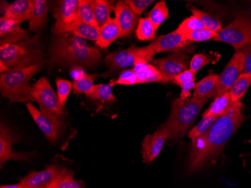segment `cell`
Instances as JSON below:
<instances>
[{
    "label": "cell",
    "instance_id": "7402d4cb",
    "mask_svg": "<svg viewBox=\"0 0 251 188\" xmlns=\"http://www.w3.org/2000/svg\"><path fill=\"white\" fill-rule=\"evenodd\" d=\"M32 10V0H16L8 5L2 16L18 24L29 21Z\"/></svg>",
    "mask_w": 251,
    "mask_h": 188
},
{
    "label": "cell",
    "instance_id": "f1b7e54d",
    "mask_svg": "<svg viewBox=\"0 0 251 188\" xmlns=\"http://www.w3.org/2000/svg\"><path fill=\"white\" fill-rule=\"evenodd\" d=\"M251 85V75L245 73H242L229 90L232 101H240L241 99L245 95V93H247Z\"/></svg>",
    "mask_w": 251,
    "mask_h": 188
},
{
    "label": "cell",
    "instance_id": "8fae6325",
    "mask_svg": "<svg viewBox=\"0 0 251 188\" xmlns=\"http://www.w3.org/2000/svg\"><path fill=\"white\" fill-rule=\"evenodd\" d=\"M79 0H62L56 2L53 15L56 22L53 27V34L63 33L66 27L71 25L77 18Z\"/></svg>",
    "mask_w": 251,
    "mask_h": 188
},
{
    "label": "cell",
    "instance_id": "ba28073f",
    "mask_svg": "<svg viewBox=\"0 0 251 188\" xmlns=\"http://www.w3.org/2000/svg\"><path fill=\"white\" fill-rule=\"evenodd\" d=\"M155 54L149 45L141 48L132 46L127 49L109 54L105 58V63L111 71L116 72L134 66L141 60L149 63L153 60Z\"/></svg>",
    "mask_w": 251,
    "mask_h": 188
},
{
    "label": "cell",
    "instance_id": "d590c367",
    "mask_svg": "<svg viewBox=\"0 0 251 188\" xmlns=\"http://www.w3.org/2000/svg\"><path fill=\"white\" fill-rule=\"evenodd\" d=\"M56 94L58 97L59 102L62 107H64L67 101L68 97L71 93L72 89L73 88V84L70 81L63 79H56Z\"/></svg>",
    "mask_w": 251,
    "mask_h": 188
},
{
    "label": "cell",
    "instance_id": "9c48e42d",
    "mask_svg": "<svg viewBox=\"0 0 251 188\" xmlns=\"http://www.w3.org/2000/svg\"><path fill=\"white\" fill-rule=\"evenodd\" d=\"M151 62L171 81L180 73L190 69V58L177 51L172 52L167 57L155 59Z\"/></svg>",
    "mask_w": 251,
    "mask_h": 188
},
{
    "label": "cell",
    "instance_id": "5bb4252c",
    "mask_svg": "<svg viewBox=\"0 0 251 188\" xmlns=\"http://www.w3.org/2000/svg\"><path fill=\"white\" fill-rule=\"evenodd\" d=\"M64 169L58 164H51L44 170L29 172L19 184L23 188H48Z\"/></svg>",
    "mask_w": 251,
    "mask_h": 188
},
{
    "label": "cell",
    "instance_id": "d6a6232c",
    "mask_svg": "<svg viewBox=\"0 0 251 188\" xmlns=\"http://www.w3.org/2000/svg\"><path fill=\"white\" fill-rule=\"evenodd\" d=\"M77 18L80 21L86 23L87 25L99 27L91 5V0H79Z\"/></svg>",
    "mask_w": 251,
    "mask_h": 188
},
{
    "label": "cell",
    "instance_id": "83f0119b",
    "mask_svg": "<svg viewBox=\"0 0 251 188\" xmlns=\"http://www.w3.org/2000/svg\"><path fill=\"white\" fill-rule=\"evenodd\" d=\"M113 85L110 81L108 84H95L89 92L87 97L92 100L103 102L116 101V97L113 94Z\"/></svg>",
    "mask_w": 251,
    "mask_h": 188
},
{
    "label": "cell",
    "instance_id": "ffe728a7",
    "mask_svg": "<svg viewBox=\"0 0 251 188\" xmlns=\"http://www.w3.org/2000/svg\"><path fill=\"white\" fill-rule=\"evenodd\" d=\"M49 2L45 0H32V10L29 19V29L39 32L47 25Z\"/></svg>",
    "mask_w": 251,
    "mask_h": 188
},
{
    "label": "cell",
    "instance_id": "52a82bcc",
    "mask_svg": "<svg viewBox=\"0 0 251 188\" xmlns=\"http://www.w3.org/2000/svg\"><path fill=\"white\" fill-rule=\"evenodd\" d=\"M213 40L229 44L238 52L242 47L251 43V17L238 14L230 25L217 33Z\"/></svg>",
    "mask_w": 251,
    "mask_h": 188
},
{
    "label": "cell",
    "instance_id": "f35d334b",
    "mask_svg": "<svg viewBox=\"0 0 251 188\" xmlns=\"http://www.w3.org/2000/svg\"><path fill=\"white\" fill-rule=\"evenodd\" d=\"M205 27L198 18L192 15L190 18L184 20L177 28V30L181 33L193 32L199 29H204Z\"/></svg>",
    "mask_w": 251,
    "mask_h": 188
},
{
    "label": "cell",
    "instance_id": "7c38bea8",
    "mask_svg": "<svg viewBox=\"0 0 251 188\" xmlns=\"http://www.w3.org/2000/svg\"><path fill=\"white\" fill-rule=\"evenodd\" d=\"M245 68V56L240 52H235L230 61L220 75L219 90L217 97L229 91L237 79L243 73Z\"/></svg>",
    "mask_w": 251,
    "mask_h": 188
},
{
    "label": "cell",
    "instance_id": "60d3db41",
    "mask_svg": "<svg viewBox=\"0 0 251 188\" xmlns=\"http://www.w3.org/2000/svg\"><path fill=\"white\" fill-rule=\"evenodd\" d=\"M125 2L132 8L134 13L137 16H139L142 15L143 11L154 1L153 0H126Z\"/></svg>",
    "mask_w": 251,
    "mask_h": 188
},
{
    "label": "cell",
    "instance_id": "5b68a950",
    "mask_svg": "<svg viewBox=\"0 0 251 188\" xmlns=\"http://www.w3.org/2000/svg\"><path fill=\"white\" fill-rule=\"evenodd\" d=\"M208 100L193 97L186 100L180 98L174 100L169 119L163 124L169 131V140L175 142L185 134Z\"/></svg>",
    "mask_w": 251,
    "mask_h": 188
},
{
    "label": "cell",
    "instance_id": "f546056e",
    "mask_svg": "<svg viewBox=\"0 0 251 188\" xmlns=\"http://www.w3.org/2000/svg\"><path fill=\"white\" fill-rule=\"evenodd\" d=\"M168 18L169 9L164 0L157 2L148 15V19L151 21L156 29H157Z\"/></svg>",
    "mask_w": 251,
    "mask_h": 188
},
{
    "label": "cell",
    "instance_id": "cb8c5ba5",
    "mask_svg": "<svg viewBox=\"0 0 251 188\" xmlns=\"http://www.w3.org/2000/svg\"><path fill=\"white\" fill-rule=\"evenodd\" d=\"M65 32H70L82 39L97 42L100 35V28L87 25L86 23L77 19L65 28L63 33Z\"/></svg>",
    "mask_w": 251,
    "mask_h": 188
},
{
    "label": "cell",
    "instance_id": "9a60e30c",
    "mask_svg": "<svg viewBox=\"0 0 251 188\" xmlns=\"http://www.w3.org/2000/svg\"><path fill=\"white\" fill-rule=\"evenodd\" d=\"M169 138L167 129L162 125L153 134H148L142 142V157L144 162L150 164L161 152L166 140Z\"/></svg>",
    "mask_w": 251,
    "mask_h": 188
},
{
    "label": "cell",
    "instance_id": "ab89813d",
    "mask_svg": "<svg viewBox=\"0 0 251 188\" xmlns=\"http://www.w3.org/2000/svg\"><path fill=\"white\" fill-rule=\"evenodd\" d=\"M211 61V57L204 54H198L192 58L190 60V69L197 74L201 68L206 66Z\"/></svg>",
    "mask_w": 251,
    "mask_h": 188
},
{
    "label": "cell",
    "instance_id": "3957f363",
    "mask_svg": "<svg viewBox=\"0 0 251 188\" xmlns=\"http://www.w3.org/2000/svg\"><path fill=\"white\" fill-rule=\"evenodd\" d=\"M43 63L44 44L38 34L27 40L0 48V63L9 71Z\"/></svg>",
    "mask_w": 251,
    "mask_h": 188
},
{
    "label": "cell",
    "instance_id": "74e56055",
    "mask_svg": "<svg viewBox=\"0 0 251 188\" xmlns=\"http://www.w3.org/2000/svg\"><path fill=\"white\" fill-rule=\"evenodd\" d=\"M113 87L118 85L131 86L139 84L138 78L133 69H124L116 80L111 81Z\"/></svg>",
    "mask_w": 251,
    "mask_h": 188
},
{
    "label": "cell",
    "instance_id": "603a6c76",
    "mask_svg": "<svg viewBox=\"0 0 251 188\" xmlns=\"http://www.w3.org/2000/svg\"><path fill=\"white\" fill-rule=\"evenodd\" d=\"M120 37H121V27L115 18H111L100 28V35L96 44L101 49H105Z\"/></svg>",
    "mask_w": 251,
    "mask_h": 188
},
{
    "label": "cell",
    "instance_id": "6da1fadb",
    "mask_svg": "<svg viewBox=\"0 0 251 188\" xmlns=\"http://www.w3.org/2000/svg\"><path fill=\"white\" fill-rule=\"evenodd\" d=\"M50 66H79L91 69L101 60V53L85 39L70 32L54 35L49 51Z\"/></svg>",
    "mask_w": 251,
    "mask_h": 188
},
{
    "label": "cell",
    "instance_id": "8992f818",
    "mask_svg": "<svg viewBox=\"0 0 251 188\" xmlns=\"http://www.w3.org/2000/svg\"><path fill=\"white\" fill-rule=\"evenodd\" d=\"M30 94L34 101L39 105L40 111L44 115L56 121H64L66 110L60 105L57 94L46 78H40L31 86Z\"/></svg>",
    "mask_w": 251,
    "mask_h": 188
},
{
    "label": "cell",
    "instance_id": "b9f144b4",
    "mask_svg": "<svg viewBox=\"0 0 251 188\" xmlns=\"http://www.w3.org/2000/svg\"><path fill=\"white\" fill-rule=\"evenodd\" d=\"M238 52H242L245 56V68L243 73L251 75V43L242 47Z\"/></svg>",
    "mask_w": 251,
    "mask_h": 188
},
{
    "label": "cell",
    "instance_id": "484cf974",
    "mask_svg": "<svg viewBox=\"0 0 251 188\" xmlns=\"http://www.w3.org/2000/svg\"><path fill=\"white\" fill-rule=\"evenodd\" d=\"M232 103V100L231 99L230 93H229V91L226 92L214 99V102L211 103L209 108L203 113L202 117L211 116V117L218 118L226 112Z\"/></svg>",
    "mask_w": 251,
    "mask_h": 188
},
{
    "label": "cell",
    "instance_id": "f6af8a7d",
    "mask_svg": "<svg viewBox=\"0 0 251 188\" xmlns=\"http://www.w3.org/2000/svg\"><path fill=\"white\" fill-rule=\"evenodd\" d=\"M0 188H23L20 184L18 185H2Z\"/></svg>",
    "mask_w": 251,
    "mask_h": 188
},
{
    "label": "cell",
    "instance_id": "8d00e7d4",
    "mask_svg": "<svg viewBox=\"0 0 251 188\" xmlns=\"http://www.w3.org/2000/svg\"><path fill=\"white\" fill-rule=\"evenodd\" d=\"M217 33L218 32L204 28V29L183 34H184L185 39L189 42H204V41L214 39Z\"/></svg>",
    "mask_w": 251,
    "mask_h": 188
},
{
    "label": "cell",
    "instance_id": "d4e9b609",
    "mask_svg": "<svg viewBox=\"0 0 251 188\" xmlns=\"http://www.w3.org/2000/svg\"><path fill=\"white\" fill-rule=\"evenodd\" d=\"M96 21L99 27L111 19V13L115 9L114 2L109 0H91Z\"/></svg>",
    "mask_w": 251,
    "mask_h": 188
},
{
    "label": "cell",
    "instance_id": "7bdbcfd3",
    "mask_svg": "<svg viewBox=\"0 0 251 188\" xmlns=\"http://www.w3.org/2000/svg\"><path fill=\"white\" fill-rule=\"evenodd\" d=\"M195 79L187 81L180 84L181 87V93H180V99L182 100H188V97H190V91L192 89L195 87Z\"/></svg>",
    "mask_w": 251,
    "mask_h": 188
},
{
    "label": "cell",
    "instance_id": "2e32d148",
    "mask_svg": "<svg viewBox=\"0 0 251 188\" xmlns=\"http://www.w3.org/2000/svg\"><path fill=\"white\" fill-rule=\"evenodd\" d=\"M30 39V35L26 29H23L19 24L6 19L0 18V48L14 45L22 41Z\"/></svg>",
    "mask_w": 251,
    "mask_h": 188
},
{
    "label": "cell",
    "instance_id": "30bf717a",
    "mask_svg": "<svg viewBox=\"0 0 251 188\" xmlns=\"http://www.w3.org/2000/svg\"><path fill=\"white\" fill-rule=\"evenodd\" d=\"M26 107L32 119L46 138L51 143H55L66 127L63 121H56L46 117L31 103H26Z\"/></svg>",
    "mask_w": 251,
    "mask_h": 188
},
{
    "label": "cell",
    "instance_id": "7a4b0ae2",
    "mask_svg": "<svg viewBox=\"0 0 251 188\" xmlns=\"http://www.w3.org/2000/svg\"><path fill=\"white\" fill-rule=\"evenodd\" d=\"M244 108L245 107L240 101H232L226 112L218 117L204 134L206 151L203 158L202 167L221 155L231 137L245 122L247 117L242 113Z\"/></svg>",
    "mask_w": 251,
    "mask_h": 188
},
{
    "label": "cell",
    "instance_id": "1f68e13d",
    "mask_svg": "<svg viewBox=\"0 0 251 188\" xmlns=\"http://www.w3.org/2000/svg\"><path fill=\"white\" fill-rule=\"evenodd\" d=\"M190 10L193 13V16L198 18L206 29H211L216 32H220L223 29L221 23L217 18H214L194 6H190Z\"/></svg>",
    "mask_w": 251,
    "mask_h": 188
},
{
    "label": "cell",
    "instance_id": "4dcf8cb0",
    "mask_svg": "<svg viewBox=\"0 0 251 188\" xmlns=\"http://www.w3.org/2000/svg\"><path fill=\"white\" fill-rule=\"evenodd\" d=\"M156 30L151 21L148 18H140L136 29L137 38L140 41L153 40L156 37Z\"/></svg>",
    "mask_w": 251,
    "mask_h": 188
},
{
    "label": "cell",
    "instance_id": "4fadbf2b",
    "mask_svg": "<svg viewBox=\"0 0 251 188\" xmlns=\"http://www.w3.org/2000/svg\"><path fill=\"white\" fill-rule=\"evenodd\" d=\"M18 142V137L16 134L5 124H1L0 127V166L3 167L4 164L8 161H27L29 154L27 153L15 152L12 149V145Z\"/></svg>",
    "mask_w": 251,
    "mask_h": 188
},
{
    "label": "cell",
    "instance_id": "836d02e7",
    "mask_svg": "<svg viewBox=\"0 0 251 188\" xmlns=\"http://www.w3.org/2000/svg\"><path fill=\"white\" fill-rule=\"evenodd\" d=\"M99 76L95 74H84L80 79L74 80L73 82V90L75 94L84 93L86 96L92 89L94 85V81Z\"/></svg>",
    "mask_w": 251,
    "mask_h": 188
},
{
    "label": "cell",
    "instance_id": "d6986e66",
    "mask_svg": "<svg viewBox=\"0 0 251 188\" xmlns=\"http://www.w3.org/2000/svg\"><path fill=\"white\" fill-rule=\"evenodd\" d=\"M132 69L138 78L139 84H146L153 82L167 83L171 81L170 79L166 77L156 66L149 64L143 60L138 62Z\"/></svg>",
    "mask_w": 251,
    "mask_h": 188
},
{
    "label": "cell",
    "instance_id": "4316f807",
    "mask_svg": "<svg viewBox=\"0 0 251 188\" xmlns=\"http://www.w3.org/2000/svg\"><path fill=\"white\" fill-rule=\"evenodd\" d=\"M48 188H84V183L82 181L75 180L74 172L65 168Z\"/></svg>",
    "mask_w": 251,
    "mask_h": 188
},
{
    "label": "cell",
    "instance_id": "ac0fdd59",
    "mask_svg": "<svg viewBox=\"0 0 251 188\" xmlns=\"http://www.w3.org/2000/svg\"><path fill=\"white\" fill-rule=\"evenodd\" d=\"M115 19L121 29V37H128L133 32L137 25L136 15L125 1H118L115 5Z\"/></svg>",
    "mask_w": 251,
    "mask_h": 188
},
{
    "label": "cell",
    "instance_id": "ee69618b",
    "mask_svg": "<svg viewBox=\"0 0 251 188\" xmlns=\"http://www.w3.org/2000/svg\"><path fill=\"white\" fill-rule=\"evenodd\" d=\"M196 73L192 72L190 69H188L187 71L184 72V73H180L178 76H176L173 82L176 83L177 85L180 86L182 83L187 81L193 80L195 79Z\"/></svg>",
    "mask_w": 251,
    "mask_h": 188
},
{
    "label": "cell",
    "instance_id": "e575fe53",
    "mask_svg": "<svg viewBox=\"0 0 251 188\" xmlns=\"http://www.w3.org/2000/svg\"><path fill=\"white\" fill-rule=\"evenodd\" d=\"M217 119H218L217 117H211V116L202 117V119L200 121V123L189 132L188 136L192 140V142L195 141L200 135L205 134Z\"/></svg>",
    "mask_w": 251,
    "mask_h": 188
},
{
    "label": "cell",
    "instance_id": "e0dca14e",
    "mask_svg": "<svg viewBox=\"0 0 251 188\" xmlns=\"http://www.w3.org/2000/svg\"><path fill=\"white\" fill-rule=\"evenodd\" d=\"M190 42L184 37V34L179 32L177 29L167 35L159 36L154 42L149 45L155 54L162 52H177L184 48Z\"/></svg>",
    "mask_w": 251,
    "mask_h": 188
},
{
    "label": "cell",
    "instance_id": "277c9868",
    "mask_svg": "<svg viewBox=\"0 0 251 188\" xmlns=\"http://www.w3.org/2000/svg\"><path fill=\"white\" fill-rule=\"evenodd\" d=\"M45 63L15 69L0 74V91L9 103H30L34 101L30 94L29 82L34 75L42 71Z\"/></svg>",
    "mask_w": 251,
    "mask_h": 188
},
{
    "label": "cell",
    "instance_id": "44dd1931",
    "mask_svg": "<svg viewBox=\"0 0 251 188\" xmlns=\"http://www.w3.org/2000/svg\"><path fill=\"white\" fill-rule=\"evenodd\" d=\"M219 75L211 74L196 83L193 98H216L219 90Z\"/></svg>",
    "mask_w": 251,
    "mask_h": 188
}]
</instances>
